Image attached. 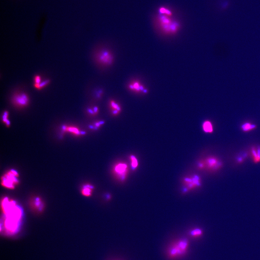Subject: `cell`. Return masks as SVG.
I'll list each match as a JSON object with an SVG mask.
<instances>
[{"mask_svg":"<svg viewBox=\"0 0 260 260\" xmlns=\"http://www.w3.org/2000/svg\"><path fill=\"white\" fill-rule=\"evenodd\" d=\"M189 246L188 240L186 239L179 240L173 242L168 248V257L172 259L183 257L188 251Z\"/></svg>","mask_w":260,"mask_h":260,"instance_id":"cell-1","label":"cell"},{"mask_svg":"<svg viewBox=\"0 0 260 260\" xmlns=\"http://www.w3.org/2000/svg\"><path fill=\"white\" fill-rule=\"evenodd\" d=\"M95 59L96 62L99 65L109 66L112 65L114 62V56L110 50L102 49L96 54Z\"/></svg>","mask_w":260,"mask_h":260,"instance_id":"cell-2","label":"cell"},{"mask_svg":"<svg viewBox=\"0 0 260 260\" xmlns=\"http://www.w3.org/2000/svg\"><path fill=\"white\" fill-rule=\"evenodd\" d=\"M18 173L11 170L1 178V183L4 187L10 189H14L15 185L18 184L19 181L16 177H19Z\"/></svg>","mask_w":260,"mask_h":260,"instance_id":"cell-3","label":"cell"},{"mask_svg":"<svg viewBox=\"0 0 260 260\" xmlns=\"http://www.w3.org/2000/svg\"><path fill=\"white\" fill-rule=\"evenodd\" d=\"M159 17V23L162 28L167 33H173L176 32L178 26L176 23L173 22L169 16L162 15Z\"/></svg>","mask_w":260,"mask_h":260,"instance_id":"cell-4","label":"cell"},{"mask_svg":"<svg viewBox=\"0 0 260 260\" xmlns=\"http://www.w3.org/2000/svg\"><path fill=\"white\" fill-rule=\"evenodd\" d=\"M222 162L217 158L215 157L208 158L205 162V166L210 170L215 171L218 170L222 167Z\"/></svg>","mask_w":260,"mask_h":260,"instance_id":"cell-5","label":"cell"},{"mask_svg":"<svg viewBox=\"0 0 260 260\" xmlns=\"http://www.w3.org/2000/svg\"><path fill=\"white\" fill-rule=\"evenodd\" d=\"M183 182L187 186V188H186L187 191L196 188L201 185L200 178L197 176L186 177L183 179Z\"/></svg>","mask_w":260,"mask_h":260,"instance_id":"cell-6","label":"cell"},{"mask_svg":"<svg viewBox=\"0 0 260 260\" xmlns=\"http://www.w3.org/2000/svg\"><path fill=\"white\" fill-rule=\"evenodd\" d=\"M12 100L16 105L19 106L24 107L28 104L29 98L26 93H19L13 96Z\"/></svg>","mask_w":260,"mask_h":260,"instance_id":"cell-7","label":"cell"},{"mask_svg":"<svg viewBox=\"0 0 260 260\" xmlns=\"http://www.w3.org/2000/svg\"><path fill=\"white\" fill-rule=\"evenodd\" d=\"M129 88L131 91L139 92L144 91L146 92V90L144 89V87L140 82L137 80H134L131 82L128 86Z\"/></svg>","mask_w":260,"mask_h":260,"instance_id":"cell-8","label":"cell"},{"mask_svg":"<svg viewBox=\"0 0 260 260\" xmlns=\"http://www.w3.org/2000/svg\"><path fill=\"white\" fill-rule=\"evenodd\" d=\"M257 128V125L249 122H246L241 125V130L244 132H248L255 130Z\"/></svg>","mask_w":260,"mask_h":260,"instance_id":"cell-9","label":"cell"},{"mask_svg":"<svg viewBox=\"0 0 260 260\" xmlns=\"http://www.w3.org/2000/svg\"><path fill=\"white\" fill-rule=\"evenodd\" d=\"M189 234L192 237L194 238L199 237L202 236L203 231L200 228H195L190 231Z\"/></svg>","mask_w":260,"mask_h":260,"instance_id":"cell-10","label":"cell"},{"mask_svg":"<svg viewBox=\"0 0 260 260\" xmlns=\"http://www.w3.org/2000/svg\"><path fill=\"white\" fill-rule=\"evenodd\" d=\"M203 128L205 131L207 133H212L213 131L212 125L209 121H206L203 123Z\"/></svg>","mask_w":260,"mask_h":260,"instance_id":"cell-11","label":"cell"},{"mask_svg":"<svg viewBox=\"0 0 260 260\" xmlns=\"http://www.w3.org/2000/svg\"><path fill=\"white\" fill-rule=\"evenodd\" d=\"M127 166L125 164H120L117 165L115 167V170L119 174H124L126 170Z\"/></svg>","mask_w":260,"mask_h":260,"instance_id":"cell-12","label":"cell"},{"mask_svg":"<svg viewBox=\"0 0 260 260\" xmlns=\"http://www.w3.org/2000/svg\"><path fill=\"white\" fill-rule=\"evenodd\" d=\"M50 80L49 79L44 80L38 84L34 85V86L35 88L38 90H41L48 85L50 84Z\"/></svg>","mask_w":260,"mask_h":260,"instance_id":"cell-13","label":"cell"},{"mask_svg":"<svg viewBox=\"0 0 260 260\" xmlns=\"http://www.w3.org/2000/svg\"><path fill=\"white\" fill-rule=\"evenodd\" d=\"M251 157L253 162L255 163H258L257 148L255 147H252L251 150Z\"/></svg>","mask_w":260,"mask_h":260,"instance_id":"cell-14","label":"cell"},{"mask_svg":"<svg viewBox=\"0 0 260 260\" xmlns=\"http://www.w3.org/2000/svg\"><path fill=\"white\" fill-rule=\"evenodd\" d=\"M91 189H92V187L90 186L89 185H86L82 189V194L85 196H90L91 194Z\"/></svg>","mask_w":260,"mask_h":260,"instance_id":"cell-15","label":"cell"},{"mask_svg":"<svg viewBox=\"0 0 260 260\" xmlns=\"http://www.w3.org/2000/svg\"><path fill=\"white\" fill-rule=\"evenodd\" d=\"M62 130L64 131L69 132L73 133V134L77 135H79L80 134L79 130L76 128L63 126L62 127Z\"/></svg>","mask_w":260,"mask_h":260,"instance_id":"cell-16","label":"cell"},{"mask_svg":"<svg viewBox=\"0 0 260 260\" xmlns=\"http://www.w3.org/2000/svg\"><path fill=\"white\" fill-rule=\"evenodd\" d=\"M248 156V154L246 153L244 154L243 155L238 156L236 159L237 163L238 164L243 163Z\"/></svg>","mask_w":260,"mask_h":260,"instance_id":"cell-17","label":"cell"},{"mask_svg":"<svg viewBox=\"0 0 260 260\" xmlns=\"http://www.w3.org/2000/svg\"><path fill=\"white\" fill-rule=\"evenodd\" d=\"M159 12L161 14L164 15L168 16H170L172 15V13L170 11L169 9H166L165 8L162 7L159 9Z\"/></svg>","mask_w":260,"mask_h":260,"instance_id":"cell-18","label":"cell"},{"mask_svg":"<svg viewBox=\"0 0 260 260\" xmlns=\"http://www.w3.org/2000/svg\"><path fill=\"white\" fill-rule=\"evenodd\" d=\"M111 105L113 109H114V111L113 112V113L115 114H116L120 109L119 105L115 102L114 101H111Z\"/></svg>","mask_w":260,"mask_h":260,"instance_id":"cell-19","label":"cell"},{"mask_svg":"<svg viewBox=\"0 0 260 260\" xmlns=\"http://www.w3.org/2000/svg\"><path fill=\"white\" fill-rule=\"evenodd\" d=\"M8 112H7V111H5L4 112V114L2 118L3 122L5 123V124H6V126H9L10 124L9 121L8 119Z\"/></svg>","mask_w":260,"mask_h":260,"instance_id":"cell-20","label":"cell"},{"mask_svg":"<svg viewBox=\"0 0 260 260\" xmlns=\"http://www.w3.org/2000/svg\"><path fill=\"white\" fill-rule=\"evenodd\" d=\"M42 81V78L41 76L39 75L35 76L34 79V85L38 84Z\"/></svg>","mask_w":260,"mask_h":260,"instance_id":"cell-21","label":"cell"},{"mask_svg":"<svg viewBox=\"0 0 260 260\" xmlns=\"http://www.w3.org/2000/svg\"><path fill=\"white\" fill-rule=\"evenodd\" d=\"M131 159L132 161V166L133 168H136L138 166V162L135 157L134 156H132Z\"/></svg>","mask_w":260,"mask_h":260,"instance_id":"cell-22","label":"cell"},{"mask_svg":"<svg viewBox=\"0 0 260 260\" xmlns=\"http://www.w3.org/2000/svg\"><path fill=\"white\" fill-rule=\"evenodd\" d=\"M258 162L259 163L260 162V146H258L257 148Z\"/></svg>","mask_w":260,"mask_h":260,"instance_id":"cell-23","label":"cell"}]
</instances>
